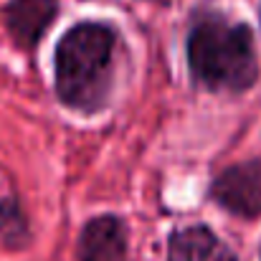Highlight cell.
<instances>
[{
  "label": "cell",
  "mask_w": 261,
  "mask_h": 261,
  "mask_svg": "<svg viewBox=\"0 0 261 261\" xmlns=\"http://www.w3.org/2000/svg\"><path fill=\"white\" fill-rule=\"evenodd\" d=\"M208 198L236 218H259L261 160H244L221 170L208 185Z\"/></svg>",
  "instance_id": "3957f363"
},
{
  "label": "cell",
  "mask_w": 261,
  "mask_h": 261,
  "mask_svg": "<svg viewBox=\"0 0 261 261\" xmlns=\"http://www.w3.org/2000/svg\"><path fill=\"white\" fill-rule=\"evenodd\" d=\"M0 244L13 251H20L31 244L28 218H25L18 198H13V195L0 200Z\"/></svg>",
  "instance_id": "52a82bcc"
},
{
  "label": "cell",
  "mask_w": 261,
  "mask_h": 261,
  "mask_svg": "<svg viewBox=\"0 0 261 261\" xmlns=\"http://www.w3.org/2000/svg\"><path fill=\"white\" fill-rule=\"evenodd\" d=\"M147 3H155V5H170L173 0H147Z\"/></svg>",
  "instance_id": "ba28073f"
},
{
  "label": "cell",
  "mask_w": 261,
  "mask_h": 261,
  "mask_svg": "<svg viewBox=\"0 0 261 261\" xmlns=\"http://www.w3.org/2000/svg\"><path fill=\"white\" fill-rule=\"evenodd\" d=\"M168 261H239L205 223L185 226L168 239Z\"/></svg>",
  "instance_id": "8992f818"
},
{
  "label": "cell",
  "mask_w": 261,
  "mask_h": 261,
  "mask_svg": "<svg viewBox=\"0 0 261 261\" xmlns=\"http://www.w3.org/2000/svg\"><path fill=\"white\" fill-rule=\"evenodd\" d=\"M124 41L114 23L82 20L69 28L54 54V89L59 101L79 114L107 109L122 61Z\"/></svg>",
  "instance_id": "6da1fadb"
},
{
  "label": "cell",
  "mask_w": 261,
  "mask_h": 261,
  "mask_svg": "<svg viewBox=\"0 0 261 261\" xmlns=\"http://www.w3.org/2000/svg\"><path fill=\"white\" fill-rule=\"evenodd\" d=\"M76 256L79 261H129L124 221L112 213L89 218L79 233Z\"/></svg>",
  "instance_id": "5b68a950"
},
{
  "label": "cell",
  "mask_w": 261,
  "mask_h": 261,
  "mask_svg": "<svg viewBox=\"0 0 261 261\" xmlns=\"http://www.w3.org/2000/svg\"><path fill=\"white\" fill-rule=\"evenodd\" d=\"M59 13H61L59 0H8L3 10L5 28L13 43L28 54L38 48V43L43 41Z\"/></svg>",
  "instance_id": "277c9868"
},
{
  "label": "cell",
  "mask_w": 261,
  "mask_h": 261,
  "mask_svg": "<svg viewBox=\"0 0 261 261\" xmlns=\"http://www.w3.org/2000/svg\"><path fill=\"white\" fill-rule=\"evenodd\" d=\"M185 59L193 84L216 94H241L256 84L259 61L254 31L244 20L203 10L185 38Z\"/></svg>",
  "instance_id": "7a4b0ae2"
}]
</instances>
